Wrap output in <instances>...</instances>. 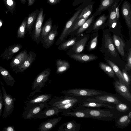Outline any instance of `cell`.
I'll list each match as a JSON object with an SVG mask.
<instances>
[{
  "instance_id": "42",
  "label": "cell",
  "mask_w": 131,
  "mask_h": 131,
  "mask_svg": "<svg viewBox=\"0 0 131 131\" xmlns=\"http://www.w3.org/2000/svg\"><path fill=\"white\" fill-rule=\"evenodd\" d=\"M78 103V102H71L67 104L56 107L59 109L61 112L65 110H71Z\"/></svg>"
},
{
  "instance_id": "8",
  "label": "cell",
  "mask_w": 131,
  "mask_h": 131,
  "mask_svg": "<svg viewBox=\"0 0 131 131\" xmlns=\"http://www.w3.org/2000/svg\"><path fill=\"white\" fill-rule=\"evenodd\" d=\"M76 96L67 95L60 97L54 96L48 102V104L57 107L71 102H78L79 100Z\"/></svg>"
},
{
  "instance_id": "12",
  "label": "cell",
  "mask_w": 131,
  "mask_h": 131,
  "mask_svg": "<svg viewBox=\"0 0 131 131\" xmlns=\"http://www.w3.org/2000/svg\"><path fill=\"white\" fill-rule=\"evenodd\" d=\"M121 11L123 18L129 28H131V5L127 0L124 1L121 6Z\"/></svg>"
},
{
  "instance_id": "18",
  "label": "cell",
  "mask_w": 131,
  "mask_h": 131,
  "mask_svg": "<svg viewBox=\"0 0 131 131\" xmlns=\"http://www.w3.org/2000/svg\"><path fill=\"white\" fill-rule=\"evenodd\" d=\"M116 91L128 101L131 102V94L129 89L124 84L116 81L115 84Z\"/></svg>"
},
{
  "instance_id": "10",
  "label": "cell",
  "mask_w": 131,
  "mask_h": 131,
  "mask_svg": "<svg viewBox=\"0 0 131 131\" xmlns=\"http://www.w3.org/2000/svg\"><path fill=\"white\" fill-rule=\"evenodd\" d=\"M45 108L40 111L34 118L41 119L51 117L55 115L58 116L61 112L57 107L49 104Z\"/></svg>"
},
{
  "instance_id": "1",
  "label": "cell",
  "mask_w": 131,
  "mask_h": 131,
  "mask_svg": "<svg viewBox=\"0 0 131 131\" xmlns=\"http://www.w3.org/2000/svg\"><path fill=\"white\" fill-rule=\"evenodd\" d=\"M50 72V69L47 68L36 77L31 86L32 90L34 91L30 93V96L32 97L36 93L41 92V89L45 86L46 83L49 80L48 77Z\"/></svg>"
},
{
  "instance_id": "50",
  "label": "cell",
  "mask_w": 131,
  "mask_h": 131,
  "mask_svg": "<svg viewBox=\"0 0 131 131\" xmlns=\"http://www.w3.org/2000/svg\"><path fill=\"white\" fill-rule=\"evenodd\" d=\"M28 6H31L35 3L36 0H27Z\"/></svg>"
},
{
  "instance_id": "30",
  "label": "cell",
  "mask_w": 131,
  "mask_h": 131,
  "mask_svg": "<svg viewBox=\"0 0 131 131\" xmlns=\"http://www.w3.org/2000/svg\"><path fill=\"white\" fill-rule=\"evenodd\" d=\"M87 39L86 37H85L74 44L72 50L76 54H79L82 51L87 42Z\"/></svg>"
},
{
  "instance_id": "52",
  "label": "cell",
  "mask_w": 131,
  "mask_h": 131,
  "mask_svg": "<svg viewBox=\"0 0 131 131\" xmlns=\"http://www.w3.org/2000/svg\"><path fill=\"white\" fill-rule=\"evenodd\" d=\"M128 117L130 119L131 118V112H130L128 115Z\"/></svg>"
},
{
  "instance_id": "2",
  "label": "cell",
  "mask_w": 131,
  "mask_h": 131,
  "mask_svg": "<svg viewBox=\"0 0 131 131\" xmlns=\"http://www.w3.org/2000/svg\"><path fill=\"white\" fill-rule=\"evenodd\" d=\"M3 97V105H4L2 117L3 118H7L13 112L14 107V103L16 101L15 98L13 97L11 95L8 94L4 87V84L1 81Z\"/></svg>"
},
{
  "instance_id": "25",
  "label": "cell",
  "mask_w": 131,
  "mask_h": 131,
  "mask_svg": "<svg viewBox=\"0 0 131 131\" xmlns=\"http://www.w3.org/2000/svg\"><path fill=\"white\" fill-rule=\"evenodd\" d=\"M73 111L72 112L71 110H68L62 112V114L66 116L74 117L79 118L91 117L86 113L80 111L79 110L71 109Z\"/></svg>"
},
{
  "instance_id": "13",
  "label": "cell",
  "mask_w": 131,
  "mask_h": 131,
  "mask_svg": "<svg viewBox=\"0 0 131 131\" xmlns=\"http://www.w3.org/2000/svg\"><path fill=\"white\" fill-rule=\"evenodd\" d=\"M80 111L86 113L91 117L94 119H100L107 117H111L113 116L110 112L101 110L86 109L84 110H79Z\"/></svg>"
},
{
  "instance_id": "53",
  "label": "cell",
  "mask_w": 131,
  "mask_h": 131,
  "mask_svg": "<svg viewBox=\"0 0 131 131\" xmlns=\"http://www.w3.org/2000/svg\"><path fill=\"white\" fill-rule=\"evenodd\" d=\"M2 23H3L2 20L0 19V28L2 25Z\"/></svg>"
},
{
  "instance_id": "40",
  "label": "cell",
  "mask_w": 131,
  "mask_h": 131,
  "mask_svg": "<svg viewBox=\"0 0 131 131\" xmlns=\"http://www.w3.org/2000/svg\"><path fill=\"white\" fill-rule=\"evenodd\" d=\"M89 18H82L76 21L75 20L73 26L69 31L68 34L80 27Z\"/></svg>"
},
{
  "instance_id": "19",
  "label": "cell",
  "mask_w": 131,
  "mask_h": 131,
  "mask_svg": "<svg viewBox=\"0 0 131 131\" xmlns=\"http://www.w3.org/2000/svg\"><path fill=\"white\" fill-rule=\"evenodd\" d=\"M95 99L89 98L86 100L88 101L112 103L115 104L122 102L117 97L112 95H106L96 96Z\"/></svg>"
},
{
  "instance_id": "31",
  "label": "cell",
  "mask_w": 131,
  "mask_h": 131,
  "mask_svg": "<svg viewBox=\"0 0 131 131\" xmlns=\"http://www.w3.org/2000/svg\"><path fill=\"white\" fill-rule=\"evenodd\" d=\"M106 61L112 68L116 75L119 79V81L124 84V81L122 72L118 67L113 62L110 60H107Z\"/></svg>"
},
{
  "instance_id": "49",
  "label": "cell",
  "mask_w": 131,
  "mask_h": 131,
  "mask_svg": "<svg viewBox=\"0 0 131 131\" xmlns=\"http://www.w3.org/2000/svg\"><path fill=\"white\" fill-rule=\"evenodd\" d=\"M47 3L50 5H54L59 4L61 1V0H46Z\"/></svg>"
},
{
  "instance_id": "23",
  "label": "cell",
  "mask_w": 131,
  "mask_h": 131,
  "mask_svg": "<svg viewBox=\"0 0 131 131\" xmlns=\"http://www.w3.org/2000/svg\"><path fill=\"white\" fill-rule=\"evenodd\" d=\"M119 3H116L112 6L109 12V17L107 19L108 24L119 19Z\"/></svg>"
},
{
  "instance_id": "48",
  "label": "cell",
  "mask_w": 131,
  "mask_h": 131,
  "mask_svg": "<svg viewBox=\"0 0 131 131\" xmlns=\"http://www.w3.org/2000/svg\"><path fill=\"white\" fill-rule=\"evenodd\" d=\"M3 131H15V127L13 126H9L4 127L2 130Z\"/></svg>"
},
{
  "instance_id": "11",
  "label": "cell",
  "mask_w": 131,
  "mask_h": 131,
  "mask_svg": "<svg viewBox=\"0 0 131 131\" xmlns=\"http://www.w3.org/2000/svg\"><path fill=\"white\" fill-rule=\"evenodd\" d=\"M28 54L27 50L25 49L12 58L10 64L11 69L15 71L26 59Z\"/></svg>"
},
{
  "instance_id": "41",
  "label": "cell",
  "mask_w": 131,
  "mask_h": 131,
  "mask_svg": "<svg viewBox=\"0 0 131 131\" xmlns=\"http://www.w3.org/2000/svg\"><path fill=\"white\" fill-rule=\"evenodd\" d=\"M130 119L128 115H125L120 117L117 123L120 126H126L130 123Z\"/></svg>"
},
{
  "instance_id": "9",
  "label": "cell",
  "mask_w": 131,
  "mask_h": 131,
  "mask_svg": "<svg viewBox=\"0 0 131 131\" xmlns=\"http://www.w3.org/2000/svg\"><path fill=\"white\" fill-rule=\"evenodd\" d=\"M58 25H54L48 34L42 39L41 43L45 48H48L54 43L55 38L58 35Z\"/></svg>"
},
{
  "instance_id": "17",
  "label": "cell",
  "mask_w": 131,
  "mask_h": 131,
  "mask_svg": "<svg viewBox=\"0 0 131 131\" xmlns=\"http://www.w3.org/2000/svg\"><path fill=\"white\" fill-rule=\"evenodd\" d=\"M62 117H57L47 120L40 124L38 129L39 131H49L51 130L61 121Z\"/></svg>"
},
{
  "instance_id": "3",
  "label": "cell",
  "mask_w": 131,
  "mask_h": 131,
  "mask_svg": "<svg viewBox=\"0 0 131 131\" xmlns=\"http://www.w3.org/2000/svg\"><path fill=\"white\" fill-rule=\"evenodd\" d=\"M61 93L65 95L74 96H88L96 95L101 93L94 90L82 88H75L64 90Z\"/></svg>"
},
{
  "instance_id": "32",
  "label": "cell",
  "mask_w": 131,
  "mask_h": 131,
  "mask_svg": "<svg viewBox=\"0 0 131 131\" xmlns=\"http://www.w3.org/2000/svg\"><path fill=\"white\" fill-rule=\"evenodd\" d=\"M52 21L50 18H49L45 22L41 30V40L46 36L50 31L52 27Z\"/></svg>"
},
{
  "instance_id": "34",
  "label": "cell",
  "mask_w": 131,
  "mask_h": 131,
  "mask_svg": "<svg viewBox=\"0 0 131 131\" xmlns=\"http://www.w3.org/2000/svg\"><path fill=\"white\" fill-rule=\"evenodd\" d=\"M109 17V14L106 15L103 14L99 17L94 22L92 25V29L94 30L101 27L104 24L107 20Z\"/></svg>"
},
{
  "instance_id": "36",
  "label": "cell",
  "mask_w": 131,
  "mask_h": 131,
  "mask_svg": "<svg viewBox=\"0 0 131 131\" xmlns=\"http://www.w3.org/2000/svg\"><path fill=\"white\" fill-rule=\"evenodd\" d=\"M27 19V17H25L18 28L17 33L18 39L23 38L25 37Z\"/></svg>"
},
{
  "instance_id": "20",
  "label": "cell",
  "mask_w": 131,
  "mask_h": 131,
  "mask_svg": "<svg viewBox=\"0 0 131 131\" xmlns=\"http://www.w3.org/2000/svg\"><path fill=\"white\" fill-rule=\"evenodd\" d=\"M81 125L78 123L74 120L64 123L59 127V131H79Z\"/></svg>"
},
{
  "instance_id": "27",
  "label": "cell",
  "mask_w": 131,
  "mask_h": 131,
  "mask_svg": "<svg viewBox=\"0 0 131 131\" xmlns=\"http://www.w3.org/2000/svg\"><path fill=\"white\" fill-rule=\"evenodd\" d=\"M105 47L107 49L108 52L112 56L116 57L117 54L111 38L107 34L105 35Z\"/></svg>"
},
{
  "instance_id": "14",
  "label": "cell",
  "mask_w": 131,
  "mask_h": 131,
  "mask_svg": "<svg viewBox=\"0 0 131 131\" xmlns=\"http://www.w3.org/2000/svg\"><path fill=\"white\" fill-rule=\"evenodd\" d=\"M36 54L32 51H30L23 63L15 71V73L23 72L27 69L35 60Z\"/></svg>"
},
{
  "instance_id": "35",
  "label": "cell",
  "mask_w": 131,
  "mask_h": 131,
  "mask_svg": "<svg viewBox=\"0 0 131 131\" xmlns=\"http://www.w3.org/2000/svg\"><path fill=\"white\" fill-rule=\"evenodd\" d=\"M96 16L93 13L92 14L83 24L79 28L77 31V34H80L85 30L92 24Z\"/></svg>"
},
{
  "instance_id": "26",
  "label": "cell",
  "mask_w": 131,
  "mask_h": 131,
  "mask_svg": "<svg viewBox=\"0 0 131 131\" xmlns=\"http://www.w3.org/2000/svg\"><path fill=\"white\" fill-rule=\"evenodd\" d=\"M56 63V73L58 74H61L65 72L69 68L70 66L69 62L64 60L57 59Z\"/></svg>"
},
{
  "instance_id": "6",
  "label": "cell",
  "mask_w": 131,
  "mask_h": 131,
  "mask_svg": "<svg viewBox=\"0 0 131 131\" xmlns=\"http://www.w3.org/2000/svg\"><path fill=\"white\" fill-rule=\"evenodd\" d=\"M45 14H43V9L41 8L36 21L34 36L33 40L38 44L41 40V32L43 22Z\"/></svg>"
},
{
  "instance_id": "5",
  "label": "cell",
  "mask_w": 131,
  "mask_h": 131,
  "mask_svg": "<svg viewBox=\"0 0 131 131\" xmlns=\"http://www.w3.org/2000/svg\"><path fill=\"white\" fill-rule=\"evenodd\" d=\"M82 10L81 8L79 9L67 22L63 30L56 43V45H59L66 41L65 39L67 36L69 31L73 26L75 20Z\"/></svg>"
},
{
  "instance_id": "16",
  "label": "cell",
  "mask_w": 131,
  "mask_h": 131,
  "mask_svg": "<svg viewBox=\"0 0 131 131\" xmlns=\"http://www.w3.org/2000/svg\"><path fill=\"white\" fill-rule=\"evenodd\" d=\"M22 46L20 44H15L6 48L0 57L3 60H7L11 59L14 54L19 51L22 48Z\"/></svg>"
},
{
  "instance_id": "22",
  "label": "cell",
  "mask_w": 131,
  "mask_h": 131,
  "mask_svg": "<svg viewBox=\"0 0 131 131\" xmlns=\"http://www.w3.org/2000/svg\"><path fill=\"white\" fill-rule=\"evenodd\" d=\"M71 57L77 61L83 62H90L97 58L94 55L90 54H75L71 55Z\"/></svg>"
},
{
  "instance_id": "7",
  "label": "cell",
  "mask_w": 131,
  "mask_h": 131,
  "mask_svg": "<svg viewBox=\"0 0 131 131\" xmlns=\"http://www.w3.org/2000/svg\"><path fill=\"white\" fill-rule=\"evenodd\" d=\"M48 105V102L40 103L34 106L28 108H24L22 116L24 119L34 118L39 112Z\"/></svg>"
},
{
  "instance_id": "28",
  "label": "cell",
  "mask_w": 131,
  "mask_h": 131,
  "mask_svg": "<svg viewBox=\"0 0 131 131\" xmlns=\"http://www.w3.org/2000/svg\"><path fill=\"white\" fill-rule=\"evenodd\" d=\"M113 38L114 45L118 51L122 56H124L125 44L123 41L120 37L115 34L113 35Z\"/></svg>"
},
{
  "instance_id": "37",
  "label": "cell",
  "mask_w": 131,
  "mask_h": 131,
  "mask_svg": "<svg viewBox=\"0 0 131 131\" xmlns=\"http://www.w3.org/2000/svg\"><path fill=\"white\" fill-rule=\"evenodd\" d=\"M77 40L76 38L70 39L60 44L58 49L60 50H66L70 46L73 45Z\"/></svg>"
},
{
  "instance_id": "39",
  "label": "cell",
  "mask_w": 131,
  "mask_h": 131,
  "mask_svg": "<svg viewBox=\"0 0 131 131\" xmlns=\"http://www.w3.org/2000/svg\"><path fill=\"white\" fill-rule=\"evenodd\" d=\"M4 4L7 9L12 15L14 11L15 12L16 2L15 0H3Z\"/></svg>"
},
{
  "instance_id": "45",
  "label": "cell",
  "mask_w": 131,
  "mask_h": 131,
  "mask_svg": "<svg viewBox=\"0 0 131 131\" xmlns=\"http://www.w3.org/2000/svg\"><path fill=\"white\" fill-rule=\"evenodd\" d=\"M127 62L125 67V69L127 70L131 69V48L129 50L127 56Z\"/></svg>"
},
{
  "instance_id": "47",
  "label": "cell",
  "mask_w": 131,
  "mask_h": 131,
  "mask_svg": "<svg viewBox=\"0 0 131 131\" xmlns=\"http://www.w3.org/2000/svg\"><path fill=\"white\" fill-rule=\"evenodd\" d=\"M3 105V99L1 90L0 89V118L2 114V107Z\"/></svg>"
},
{
  "instance_id": "15",
  "label": "cell",
  "mask_w": 131,
  "mask_h": 131,
  "mask_svg": "<svg viewBox=\"0 0 131 131\" xmlns=\"http://www.w3.org/2000/svg\"><path fill=\"white\" fill-rule=\"evenodd\" d=\"M121 0H101L99 7L94 13L96 16L105 10H108L110 12L113 5L116 3H119Z\"/></svg>"
},
{
  "instance_id": "46",
  "label": "cell",
  "mask_w": 131,
  "mask_h": 131,
  "mask_svg": "<svg viewBox=\"0 0 131 131\" xmlns=\"http://www.w3.org/2000/svg\"><path fill=\"white\" fill-rule=\"evenodd\" d=\"M98 36L94 37L91 41L89 47L90 50L94 49L96 47L97 40Z\"/></svg>"
},
{
  "instance_id": "29",
  "label": "cell",
  "mask_w": 131,
  "mask_h": 131,
  "mask_svg": "<svg viewBox=\"0 0 131 131\" xmlns=\"http://www.w3.org/2000/svg\"><path fill=\"white\" fill-rule=\"evenodd\" d=\"M94 3V2H92L91 4H88L82 9L75 20L76 21L82 18H85L90 17L92 14Z\"/></svg>"
},
{
  "instance_id": "51",
  "label": "cell",
  "mask_w": 131,
  "mask_h": 131,
  "mask_svg": "<svg viewBox=\"0 0 131 131\" xmlns=\"http://www.w3.org/2000/svg\"><path fill=\"white\" fill-rule=\"evenodd\" d=\"M27 0H20V1L21 4H24L25 3Z\"/></svg>"
},
{
  "instance_id": "44",
  "label": "cell",
  "mask_w": 131,
  "mask_h": 131,
  "mask_svg": "<svg viewBox=\"0 0 131 131\" xmlns=\"http://www.w3.org/2000/svg\"><path fill=\"white\" fill-rule=\"evenodd\" d=\"M115 105L116 109L120 112H125L129 109L128 107L126 104L122 102L117 104Z\"/></svg>"
},
{
  "instance_id": "33",
  "label": "cell",
  "mask_w": 131,
  "mask_h": 131,
  "mask_svg": "<svg viewBox=\"0 0 131 131\" xmlns=\"http://www.w3.org/2000/svg\"><path fill=\"white\" fill-rule=\"evenodd\" d=\"M82 105L84 107H104L110 109H112L114 108L113 107L107 104L93 101H88L84 102L82 104Z\"/></svg>"
},
{
  "instance_id": "21",
  "label": "cell",
  "mask_w": 131,
  "mask_h": 131,
  "mask_svg": "<svg viewBox=\"0 0 131 131\" xmlns=\"http://www.w3.org/2000/svg\"><path fill=\"white\" fill-rule=\"evenodd\" d=\"M39 10L37 9L29 14L27 17L25 32H28V35L31 32L33 25L36 21Z\"/></svg>"
},
{
  "instance_id": "38",
  "label": "cell",
  "mask_w": 131,
  "mask_h": 131,
  "mask_svg": "<svg viewBox=\"0 0 131 131\" xmlns=\"http://www.w3.org/2000/svg\"><path fill=\"white\" fill-rule=\"evenodd\" d=\"M100 68L110 78L113 77L115 73L111 67L106 64L100 62L99 63Z\"/></svg>"
},
{
  "instance_id": "4",
  "label": "cell",
  "mask_w": 131,
  "mask_h": 131,
  "mask_svg": "<svg viewBox=\"0 0 131 131\" xmlns=\"http://www.w3.org/2000/svg\"><path fill=\"white\" fill-rule=\"evenodd\" d=\"M52 96L51 94L44 93L34 95L30 98H28L25 102L26 106L24 108H30L40 103L48 102Z\"/></svg>"
},
{
  "instance_id": "24",
  "label": "cell",
  "mask_w": 131,
  "mask_h": 131,
  "mask_svg": "<svg viewBox=\"0 0 131 131\" xmlns=\"http://www.w3.org/2000/svg\"><path fill=\"white\" fill-rule=\"evenodd\" d=\"M0 73L4 80L8 86H13L15 84V80L8 71L0 66Z\"/></svg>"
},
{
  "instance_id": "43",
  "label": "cell",
  "mask_w": 131,
  "mask_h": 131,
  "mask_svg": "<svg viewBox=\"0 0 131 131\" xmlns=\"http://www.w3.org/2000/svg\"><path fill=\"white\" fill-rule=\"evenodd\" d=\"M127 71L125 69H123L122 71L125 84L129 89V85L131 81L130 78L127 72Z\"/></svg>"
}]
</instances>
